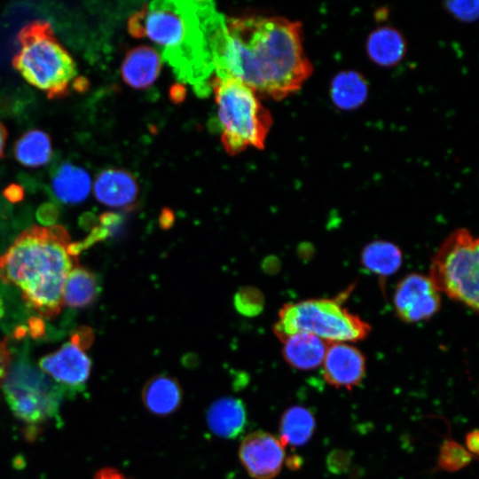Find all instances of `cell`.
Listing matches in <instances>:
<instances>
[{
	"label": "cell",
	"mask_w": 479,
	"mask_h": 479,
	"mask_svg": "<svg viewBox=\"0 0 479 479\" xmlns=\"http://www.w3.org/2000/svg\"><path fill=\"white\" fill-rule=\"evenodd\" d=\"M313 72L300 21L245 16L225 20L214 53V75L237 78L256 93L281 100Z\"/></svg>",
	"instance_id": "cell-1"
},
{
	"label": "cell",
	"mask_w": 479,
	"mask_h": 479,
	"mask_svg": "<svg viewBox=\"0 0 479 479\" xmlns=\"http://www.w3.org/2000/svg\"><path fill=\"white\" fill-rule=\"evenodd\" d=\"M225 20L213 2L164 0L145 4L130 15L127 28L132 36L160 45L177 76L204 95Z\"/></svg>",
	"instance_id": "cell-2"
},
{
	"label": "cell",
	"mask_w": 479,
	"mask_h": 479,
	"mask_svg": "<svg viewBox=\"0 0 479 479\" xmlns=\"http://www.w3.org/2000/svg\"><path fill=\"white\" fill-rule=\"evenodd\" d=\"M70 236L59 224H34L20 233L0 256V281L20 291L26 305L51 319L61 311L63 288L78 264Z\"/></svg>",
	"instance_id": "cell-3"
},
{
	"label": "cell",
	"mask_w": 479,
	"mask_h": 479,
	"mask_svg": "<svg viewBox=\"0 0 479 479\" xmlns=\"http://www.w3.org/2000/svg\"><path fill=\"white\" fill-rule=\"evenodd\" d=\"M20 49L12 59L14 68L49 98L67 96L71 87L84 85L77 76L75 60L54 35L49 21L35 20L18 33Z\"/></svg>",
	"instance_id": "cell-4"
},
{
	"label": "cell",
	"mask_w": 479,
	"mask_h": 479,
	"mask_svg": "<svg viewBox=\"0 0 479 479\" xmlns=\"http://www.w3.org/2000/svg\"><path fill=\"white\" fill-rule=\"evenodd\" d=\"M209 86L215 95L221 142L226 153L233 156L249 146L263 149L272 117L257 93L229 75H212Z\"/></svg>",
	"instance_id": "cell-5"
},
{
	"label": "cell",
	"mask_w": 479,
	"mask_h": 479,
	"mask_svg": "<svg viewBox=\"0 0 479 479\" xmlns=\"http://www.w3.org/2000/svg\"><path fill=\"white\" fill-rule=\"evenodd\" d=\"M273 332L282 342L295 334L305 333L326 343H335L363 340L371 326L338 300L320 298L284 304Z\"/></svg>",
	"instance_id": "cell-6"
},
{
	"label": "cell",
	"mask_w": 479,
	"mask_h": 479,
	"mask_svg": "<svg viewBox=\"0 0 479 479\" xmlns=\"http://www.w3.org/2000/svg\"><path fill=\"white\" fill-rule=\"evenodd\" d=\"M478 239L467 229L450 234L434 255L428 279L435 288L478 311Z\"/></svg>",
	"instance_id": "cell-7"
},
{
	"label": "cell",
	"mask_w": 479,
	"mask_h": 479,
	"mask_svg": "<svg viewBox=\"0 0 479 479\" xmlns=\"http://www.w3.org/2000/svg\"><path fill=\"white\" fill-rule=\"evenodd\" d=\"M1 390L12 413L32 426L52 419L66 393L64 388L25 361L11 365Z\"/></svg>",
	"instance_id": "cell-8"
},
{
	"label": "cell",
	"mask_w": 479,
	"mask_h": 479,
	"mask_svg": "<svg viewBox=\"0 0 479 479\" xmlns=\"http://www.w3.org/2000/svg\"><path fill=\"white\" fill-rule=\"evenodd\" d=\"M93 342L90 327H82L58 350L39 360V367L66 390H80L86 384L91 370V360L86 349Z\"/></svg>",
	"instance_id": "cell-9"
},
{
	"label": "cell",
	"mask_w": 479,
	"mask_h": 479,
	"mask_svg": "<svg viewBox=\"0 0 479 479\" xmlns=\"http://www.w3.org/2000/svg\"><path fill=\"white\" fill-rule=\"evenodd\" d=\"M439 292L424 275L411 273L397 286L394 307L402 320L413 323L430 318L439 310Z\"/></svg>",
	"instance_id": "cell-10"
},
{
	"label": "cell",
	"mask_w": 479,
	"mask_h": 479,
	"mask_svg": "<svg viewBox=\"0 0 479 479\" xmlns=\"http://www.w3.org/2000/svg\"><path fill=\"white\" fill-rule=\"evenodd\" d=\"M285 445L268 432L248 434L239 449L240 462L255 479H272L281 470L285 460Z\"/></svg>",
	"instance_id": "cell-11"
},
{
	"label": "cell",
	"mask_w": 479,
	"mask_h": 479,
	"mask_svg": "<svg viewBox=\"0 0 479 479\" xmlns=\"http://www.w3.org/2000/svg\"><path fill=\"white\" fill-rule=\"evenodd\" d=\"M325 380L336 388L358 385L365 373V359L356 347L344 342L327 344L323 360Z\"/></svg>",
	"instance_id": "cell-12"
},
{
	"label": "cell",
	"mask_w": 479,
	"mask_h": 479,
	"mask_svg": "<svg viewBox=\"0 0 479 479\" xmlns=\"http://www.w3.org/2000/svg\"><path fill=\"white\" fill-rule=\"evenodd\" d=\"M93 192L96 199L106 206L131 208L137 200L139 186L130 172L107 169L97 176Z\"/></svg>",
	"instance_id": "cell-13"
},
{
	"label": "cell",
	"mask_w": 479,
	"mask_h": 479,
	"mask_svg": "<svg viewBox=\"0 0 479 479\" xmlns=\"http://www.w3.org/2000/svg\"><path fill=\"white\" fill-rule=\"evenodd\" d=\"M161 67V57L158 51L147 45L130 50L122 63L123 81L135 89H145L158 78Z\"/></svg>",
	"instance_id": "cell-14"
},
{
	"label": "cell",
	"mask_w": 479,
	"mask_h": 479,
	"mask_svg": "<svg viewBox=\"0 0 479 479\" xmlns=\"http://www.w3.org/2000/svg\"><path fill=\"white\" fill-rule=\"evenodd\" d=\"M182 397L179 382L167 374L153 376L142 389V400L145 408L159 416H166L177 411Z\"/></svg>",
	"instance_id": "cell-15"
},
{
	"label": "cell",
	"mask_w": 479,
	"mask_h": 479,
	"mask_svg": "<svg viewBox=\"0 0 479 479\" xmlns=\"http://www.w3.org/2000/svg\"><path fill=\"white\" fill-rule=\"evenodd\" d=\"M247 414L243 403L234 397L216 400L207 412L209 429L223 438H234L246 425Z\"/></svg>",
	"instance_id": "cell-16"
},
{
	"label": "cell",
	"mask_w": 479,
	"mask_h": 479,
	"mask_svg": "<svg viewBox=\"0 0 479 479\" xmlns=\"http://www.w3.org/2000/svg\"><path fill=\"white\" fill-rule=\"evenodd\" d=\"M282 343L283 357L292 367L299 370L318 367L323 363L328 344L318 337L305 333L295 334Z\"/></svg>",
	"instance_id": "cell-17"
},
{
	"label": "cell",
	"mask_w": 479,
	"mask_h": 479,
	"mask_svg": "<svg viewBox=\"0 0 479 479\" xmlns=\"http://www.w3.org/2000/svg\"><path fill=\"white\" fill-rule=\"evenodd\" d=\"M51 188L55 196L62 202L77 204L88 197L91 189V180L84 169L66 162L54 173Z\"/></svg>",
	"instance_id": "cell-18"
},
{
	"label": "cell",
	"mask_w": 479,
	"mask_h": 479,
	"mask_svg": "<svg viewBox=\"0 0 479 479\" xmlns=\"http://www.w3.org/2000/svg\"><path fill=\"white\" fill-rule=\"evenodd\" d=\"M366 52L377 65L390 67L397 64L406 51V43L402 34L391 27H381L369 35Z\"/></svg>",
	"instance_id": "cell-19"
},
{
	"label": "cell",
	"mask_w": 479,
	"mask_h": 479,
	"mask_svg": "<svg viewBox=\"0 0 479 479\" xmlns=\"http://www.w3.org/2000/svg\"><path fill=\"white\" fill-rule=\"evenodd\" d=\"M367 95L368 84L365 77L357 71H342L331 82V99L341 109L357 108L365 103Z\"/></svg>",
	"instance_id": "cell-20"
},
{
	"label": "cell",
	"mask_w": 479,
	"mask_h": 479,
	"mask_svg": "<svg viewBox=\"0 0 479 479\" xmlns=\"http://www.w3.org/2000/svg\"><path fill=\"white\" fill-rule=\"evenodd\" d=\"M98 293L96 276L78 263L66 279L63 288L64 305L71 308L86 307L95 301Z\"/></svg>",
	"instance_id": "cell-21"
},
{
	"label": "cell",
	"mask_w": 479,
	"mask_h": 479,
	"mask_svg": "<svg viewBox=\"0 0 479 479\" xmlns=\"http://www.w3.org/2000/svg\"><path fill=\"white\" fill-rule=\"evenodd\" d=\"M402 257L401 250L395 244L376 240L365 247L361 262L366 270L384 278L392 275L400 268Z\"/></svg>",
	"instance_id": "cell-22"
},
{
	"label": "cell",
	"mask_w": 479,
	"mask_h": 479,
	"mask_svg": "<svg viewBox=\"0 0 479 479\" xmlns=\"http://www.w3.org/2000/svg\"><path fill=\"white\" fill-rule=\"evenodd\" d=\"M13 153L16 160L23 166L41 167L51 157V137L40 130H28L16 141Z\"/></svg>",
	"instance_id": "cell-23"
},
{
	"label": "cell",
	"mask_w": 479,
	"mask_h": 479,
	"mask_svg": "<svg viewBox=\"0 0 479 479\" xmlns=\"http://www.w3.org/2000/svg\"><path fill=\"white\" fill-rule=\"evenodd\" d=\"M315 425L314 416L308 409L292 406L281 417L279 438L285 446L303 445L311 437Z\"/></svg>",
	"instance_id": "cell-24"
},
{
	"label": "cell",
	"mask_w": 479,
	"mask_h": 479,
	"mask_svg": "<svg viewBox=\"0 0 479 479\" xmlns=\"http://www.w3.org/2000/svg\"><path fill=\"white\" fill-rule=\"evenodd\" d=\"M234 306L239 313L246 317L259 315L264 307V296L255 287H243L234 295Z\"/></svg>",
	"instance_id": "cell-25"
},
{
	"label": "cell",
	"mask_w": 479,
	"mask_h": 479,
	"mask_svg": "<svg viewBox=\"0 0 479 479\" xmlns=\"http://www.w3.org/2000/svg\"><path fill=\"white\" fill-rule=\"evenodd\" d=\"M471 453L452 440L446 441L441 448L438 465L445 470H457L471 460Z\"/></svg>",
	"instance_id": "cell-26"
},
{
	"label": "cell",
	"mask_w": 479,
	"mask_h": 479,
	"mask_svg": "<svg viewBox=\"0 0 479 479\" xmlns=\"http://www.w3.org/2000/svg\"><path fill=\"white\" fill-rule=\"evenodd\" d=\"M451 14L462 21L475 20L479 12L477 1H450L444 4Z\"/></svg>",
	"instance_id": "cell-27"
},
{
	"label": "cell",
	"mask_w": 479,
	"mask_h": 479,
	"mask_svg": "<svg viewBox=\"0 0 479 479\" xmlns=\"http://www.w3.org/2000/svg\"><path fill=\"white\" fill-rule=\"evenodd\" d=\"M12 365V354L4 340L0 339V390Z\"/></svg>",
	"instance_id": "cell-28"
},
{
	"label": "cell",
	"mask_w": 479,
	"mask_h": 479,
	"mask_svg": "<svg viewBox=\"0 0 479 479\" xmlns=\"http://www.w3.org/2000/svg\"><path fill=\"white\" fill-rule=\"evenodd\" d=\"M94 479H127V478L115 468L105 467L97 472Z\"/></svg>",
	"instance_id": "cell-29"
},
{
	"label": "cell",
	"mask_w": 479,
	"mask_h": 479,
	"mask_svg": "<svg viewBox=\"0 0 479 479\" xmlns=\"http://www.w3.org/2000/svg\"><path fill=\"white\" fill-rule=\"evenodd\" d=\"M160 226L162 229H169L170 228L175 220L174 213L171 209L169 208H164L160 215Z\"/></svg>",
	"instance_id": "cell-30"
},
{
	"label": "cell",
	"mask_w": 479,
	"mask_h": 479,
	"mask_svg": "<svg viewBox=\"0 0 479 479\" xmlns=\"http://www.w3.org/2000/svg\"><path fill=\"white\" fill-rule=\"evenodd\" d=\"M466 444L467 450L474 454L478 453V432L477 430H474L467 434L466 437Z\"/></svg>",
	"instance_id": "cell-31"
},
{
	"label": "cell",
	"mask_w": 479,
	"mask_h": 479,
	"mask_svg": "<svg viewBox=\"0 0 479 479\" xmlns=\"http://www.w3.org/2000/svg\"><path fill=\"white\" fill-rule=\"evenodd\" d=\"M7 138V131L5 127L0 122V158L4 156L5 143Z\"/></svg>",
	"instance_id": "cell-32"
},
{
	"label": "cell",
	"mask_w": 479,
	"mask_h": 479,
	"mask_svg": "<svg viewBox=\"0 0 479 479\" xmlns=\"http://www.w3.org/2000/svg\"><path fill=\"white\" fill-rule=\"evenodd\" d=\"M6 194H8V197L11 200L13 199H20V194H22V191L19 190V186H9L8 189L5 192Z\"/></svg>",
	"instance_id": "cell-33"
},
{
	"label": "cell",
	"mask_w": 479,
	"mask_h": 479,
	"mask_svg": "<svg viewBox=\"0 0 479 479\" xmlns=\"http://www.w3.org/2000/svg\"><path fill=\"white\" fill-rule=\"evenodd\" d=\"M4 302H3L2 298L0 297V321L4 317Z\"/></svg>",
	"instance_id": "cell-34"
}]
</instances>
